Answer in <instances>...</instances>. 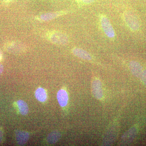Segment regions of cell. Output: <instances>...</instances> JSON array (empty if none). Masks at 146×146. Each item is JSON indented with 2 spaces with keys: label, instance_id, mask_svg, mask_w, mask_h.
I'll list each match as a JSON object with an SVG mask.
<instances>
[{
  "label": "cell",
  "instance_id": "obj_1",
  "mask_svg": "<svg viewBox=\"0 0 146 146\" xmlns=\"http://www.w3.org/2000/svg\"><path fill=\"white\" fill-rule=\"evenodd\" d=\"M124 19L131 30L136 31L140 29V23L138 17L135 13L130 11L124 13Z\"/></svg>",
  "mask_w": 146,
  "mask_h": 146
},
{
  "label": "cell",
  "instance_id": "obj_2",
  "mask_svg": "<svg viewBox=\"0 0 146 146\" xmlns=\"http://www.w3.org/2000/svg\"><path fill=\"white\" fill-rule=\"evenodd\" d=\"M47 37L50 42L55 44L65 45L69 42L68 36L59 31L50 32L47 34Z\"/></svg>",
  "mask_w": 146,
  "mask_h": 146
},
{
  "label": "cell",
  "instance_id": "obj_3",
  "mask_svg": "<svg viewBox=\"0 0 146 146\" xmlns=\"http://www.w3.org/2000/svg\"><path fill=\"white\" fill-rule=\"evenodd\" d=\"M101 25L105 34L110 38L115 36V31L109 19L106 16L102 15L100 18Z\"/></svg>",
  "mask_w": 146,
  "mask_h": 146
},
{
  "label": "cell",
  "instance_id": "obj_4",
  "mask_svg": "<svg viewBox=\"0 0 146 146\" xmlns=\"http://www.w3.org/2000/svg\"><path fill=\"white\" fill-rule=\"evenodd\" d=\"M117 128L115 126L111 127L108 130L105 134L102 145L110 146L115 142L117 136Z\"/></svg>",
  "mask_w": 146,
  "mask_h": 146
},
{
  "label": "cell",
  "instance_id": "obj_5",
  "mask_svg": "<svg viewBox=\"0 0 146 146\" xmlns=\"http://www.w3.org/2000/svg\"><path fill=\"white\" fill-rule=\"evenodd\" d=\"M137 133V129L136 127L131 128L122 136L119 145L124 146L130 143L136 137Z\"/></svg>",
  "mask_w": 146,
  "mask_h": 146
},
{
  "label": "cell",
  "instance_id": "obj_6",
  "mask_svg": "<svg viewBox=\"0 0 146 146\" xmlns=\"http://www.w3.org/2000/svg\"><path fill=\"white\" fill-rule=\"evenodd\" d=\"M5 49L9 52L12 53L19 54L24 52L26 50V46L20 42H12L6 44Z\"/></svg>",
  "mask_w": 146,
  "mask_h": 146
},
{
  "label": "cell",
  "instance_id": "obj_7",
  "mask_svg": "<svg viewBox=\"0 0 146 146\" xmlns=\"http://www.w3.org/2000/svg\"><path fill=\"white\" fill-rule=\"evenodd\" d=\"M92 94L96 98L101 100L103 97V91L101 82L99 80L95 79L91 84Z\"/></svg>",
  "mask_w": 146,
  "mask_h": 146
},
{
  "label": "cell",
  "instance_id": "obj_8",
  "mask_svg": "<svg viewBox=\"0 0 146 146\" xmlns=\"http://www.w3.org/2000/svg\"><path fill=\"white\" fill-rule=\"evenodd\" d=\"M65 11H60L55 12H49L43 13L37 17L38 20L43 21H51L65 13Z\"/></svg>",
  "mask_w": 146,
  "mask_h": 146
},
{
  "label": "cell",
  "instance_id": "obj_9",
  "mask_svg": "<svg viewBox=\"0 0 146 146\" xmlns=\"http://www.w3.org/2000/svg\"><path fill=\"white\" fill-rule=\"evenodd\" d=\"M129 69L132 74L137 77H141L143 72V68L140 63L136 61H132L129 63Z\"/></svg>",
  "mask_w": 146,
  "mask_h": 146
},
{
  "label": "cell",
  "instance_id": "obj_10",
  "mask_svg": "<svg viewBox=\"0 0 146 146\" xmlns=\"http://www.w3.org/2000/svg\"><path fill=\"white\" fill-rule=\"evenodd\" d=\"M16 139L18 145H23L28 141L29 135L27 132L22 131H17L16 133Z\"/></svg>",
  "mask_w": 146,
  "mask_h": 146
},
{
  "label": "cell",
  "instance_id": "obj_11",
  "mask_svg": "<svg viewBox=\"0 0 146 146\" xmlns=\"http://www.w3.org/2000/svg\"><path fill=\"white\" fill-rule=\"evenodd\" d=\"M73 53L76 56L84 60H90L92 59L91 55L85 50L78 48H74L72 50Z\"/></svg>",
  "mask_w": 146,
  "mask_h": 146
},
{
  "label": "cell",
  "instance_id": "obj_12",
  "mask_svg": "<svg viewBox=\"0 0 146 146\" xmlns=\"http://www.w3.org/2000/svg\"><path fill=\"white\" fill-rule=\"evenodd\" d=\"M57 98L58 103L61 107H65L68 104V96L65 90H59L57 93Z\"/></svg>",
  "mask_w": 146,
  "mask_h": 146
},
{
  "label": "cell",
  "instance_id": "obj_13",
  "mask_svg": "<svg viewBox=\"0 0 146 146\" xmlns=\"http://www.w3.org/2000/svg\"><path fill=\"white\" fill-rule=\"evenodd\" d=\"M61 137L60 132L58 131H54L49 134L47 138V141L50 144L56 143Z\"/></svg>",
  "mask_w": 146,
  "mask_h": 146
},
{
  "label": "cell",
  "instance_id": "obj_14",
  "mask_svg": "<svg viewBox=\"0 0 146 146\" xmlns=\"http://www.w3.org/2000/svg\"><path fill=\"white\" fill-rule=\"evenodd\" d=\"M35 97L39 101L44 102L47 100V94L44 89L42 88H39L35 91Z\"/></svg>",
  "mask_w": 146,
  "mask_h": 146
},
{
  "label": "cell",
  "instance_id": "obj_15",
  "mask_svg": "<svg viewBox=\"0 0 146 146\" xmlns=\"http://www.w3.org/2000/svg\"><path fill=\"white\" fill-rule=\"evenodd\" d=\"M17 105L21 115H26L29 112V108L25 102L22 100H20L17 101Z\"/></svg>",
  "mask_w": 146,
  "mask_h": 146
},
{
  "label": "cell",
  "instance_id": "obj_16",
  "mask_svg": "<svg viewBox=\"0 0 146 146\" xmlns=\"http://www.w3.org/2000/svg\"><path fill=\"white\" fill-rule=\"evenodd\" d=\"M95 0H76V1L79 5H88L95 2Z\"/></svg>",
  "mask_w": 146,
  "mask_h": 146
},
{
  "label": "cell",
  "instance_id": "obj_17",
  "mask_svg": "<svg viewBox=\"0 0 146 146\" xmlns=\"http://www.w3.org/2000/svg\"><path fill=\"white\" fill-rule=\"evenodd\" d=\"M140 77H141V80L146 85V70L143 71Z\"/></svg>",
  "mask_w": 146,
  "mask_h": 146
},
{
  "label": "cell",
  "instance_id": "obj_18",
  "mask_svg": "<svg viewBox=\"0 0 146 146\" xmlns=\"http://www.w3.org/2000/svg\"><path fill=\"white\" fill-rule=\"evenodd\" d=\"M3 139V131L2 129L0 128V143L2 142Z\"/></svg>",
  "mask_w": 146,
  "mask_h": 146
},
{
  "label": "cell",
  "instance_id": "obj_19",
  "mask_svg": "<svg viewBox=\"0 0 146 146\" xmlns=\"http://www.w3.org/2000/svg\"><path fill=\"white\" fill-rule=\"evenodd\" d=\"M3 71V67L2 65L0 64V74H1Z\"/></svg>",
  "mask_w": 146,
  "mask_h": 146
},
{
  "label": "cell",
  "instance_id": "obj_20",
  "mask_svg": "<svg viewBox=\"0 0 146 146\" xmlns=\"http://www.w3.org/2000/svg\"><path fill=\"white\" fill-rule=\"evenodd\" d=\"M13 1V0H4L5 2L6 3H9Z\"/></svg>",
  "mask_w": 146,
  "mask_h": 146
},
{
  "label": "cell",
  "instance_id": "obj_21",
  "mask_svg": "<svg viewBox=\"0 0 146 146\" xmlns=\"http://www.w3.org/2000/svg\"><path fill=\"white\" fill-rule=\"evenodd\" d=\"M2 59H3L2 55L1 54V53L0 52V61H1V60H2Z\"/></svg>",
  "mask_w": 146,
  "mask_h": 146
}]
</instances>
